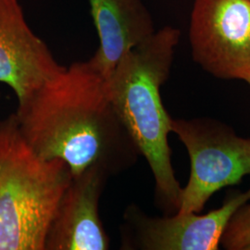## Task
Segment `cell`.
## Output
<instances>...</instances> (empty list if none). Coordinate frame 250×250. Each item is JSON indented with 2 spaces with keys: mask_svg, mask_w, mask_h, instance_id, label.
Here are the masks:
<instances>
[{
  "mask_svg": "<svg viewBox=\"0 0 250 250\" xmlns=\"http://www.w3.org/2000/svg\"><path fill=\"white\" fill-rule=\"evenodd\" d=\"M64 68L28 25L19 0H0V83L21 101Z\"/></svg>",
  "mask_w": 250,
  "mask_h": 250,
  "instance_id": "7",
  "label": "cell"
},
{
  "mask_svg": "<svg viewBox=\"0 0 250 250\" xmlns=\"http://www.w3.org/2000/svg\"><path fill=\"white\" fill-rule=\"evenodd\" d=\"M171 133L185 145L190 176L182 189L178 213H200L209 198L250 174V138L211 118L172 119Z\"/></svg>",
  "mask_w": 250,
  "mask_h": 250,
  "instance_id": "4",
  "label": "cell"
},
{
  "mask_svg": "<svg viewBox=\"0 0 250 250\" xmlns=\"http://www.w3.org/2000/svg\"><path fill=\"white\" fill-rule=\"evenodd\" d=\"M244 81H245L246 83H249V85L250 86V75L249 77H247V78H246Z\"/></svg>",
  "mask_w": 250,
  "mask_h": 250,
  "instance_id": "11",
  "label": "cell"
},
{
  "mask_svg": "<svg viewBox=\"0 0 250 250\" xmlns=\"http://www.w3.org/2000/svg\"><path fill=\"white\" fill-rule=\"evenodd\" d=\"M0 98H1V95H0Z\"/></svg>",
  "mask_w": 250,
  "mask_h": 250,
  "instance_id": "12",
  "label": "cell"
},
{
  "mask_svg": "<svg viewBox=\"0 0 250 250\" xmlns=\"http://www.w3.org/2000/svg\"><path fill=\"white\" fill-rule=\"evenodd\" d=\"M99 46L88 60L107 78L130 50L156 32L142 0H88Z\"/></svg>",
  "mask_w": 250,
  "mask_h": 250,
  "instance_id": "9",
  "label": "cell"
},
{
  "mask_svg": "<svg viewBox=\"0 0 250 250\" xmlns=\"http://www.w3.org/2000/svg\"><path fill=\"white\" fill-rule=\"evenodd\" d=\"M72 172L28 145L14 113L0 121V250H45Z\"/></svg>",
  "mask_w": 250,
  "mask_h": 250,
  "instance_id": "3",
  "label": "cell"
},
{
  "mask_svg": "<svg viewBox=\"0 0 250 250\" xmlns=\"http://www.w3.org/2000/svg\"><path fill=\"white\" fill-rule=\"evenodd\" d=\"M109 177L99 166L72 175L48 229L45 250H109L99 215V200Z\"/></svg>",
  "mask_w": 250,
  "mask_h": 250,
  "instance_id": "8",
  "label": "cell"
},
{
  "mask_svg": "<svg viewBox=\"0 0 250 250\" xmlns=\"http://www.w3.org/2000/svg\"><path fill=\"white\" fill-rule=\"evenodd\" d=\"M250 201L246 192L231 190L224 204L205 215L178 213L155 217L131 204L121 227L122 250H218L224 229L234 211Z\"/></svg>",
  "mask_w": 250,
  "mask_h": 250,
  "instance_id": "6",
  "label": "cell"
},
{
  "mask_svg": "<svg viewBox=\"0 0 250 250\" xmlns=\"http://www.w3.org/2000/svg\"><path fill=\"white\" fill-rule=\"evenodd\" d=\"M181 32L165 26L130 50L106 78L107 94L121 121L146 160L155 182V204L175 214L182 189L171 163V120L161 99L170 77Z\"/></svg>",
  "mask_w": 250,
  "mask_h": 250,
  "instance_id": "2",
  "label": "cell"
},
{
  "mask_svg": "<svg viewBox=\"0 0 250 250\" xmlns=\"http://www.w3.org/2000/svg\"><path fill=\"white\" fill-rule=\"evenodd\" d=\"M14 114L34 151L64 161L72 175L99 166L114 176L141 157L108 97L106 78L89 61L65 67L18 101Z\"/></svg>",
  "mask_w": 250,
  "mask_h": 250,
  "instance_id": "1",
  "label": "cell"
},
{
  "mask_svg": "<svg viewBox=\"0 0 250 250\" xmlns=\"http://www.w3.org/2000/svg\"><path fill=\"white\" fill-rule=\"evenodd\" d=\"M226 250H250V204L240 206L232 215L220 240Z\"/></svg>",
  "mask_w": 250,
  "mask_h": 250,
  "instance_id": "10",
  "label": "cell"
},
{
  "mask_svg": "<svg viewBox=\"0 0 250 250\" xmlns=\"http://www.w3.org/2000/svg\"><path fill=\"white\" fill-rule=\"evenodd\" d=\"M189 43L194 62L219 79L250 75V0H195Z\"/></svg>",
  "mask_w": 250,
  "mask_h": 250,
  "instance_id": "5",
  "label": "cell"
}]
</instances>
